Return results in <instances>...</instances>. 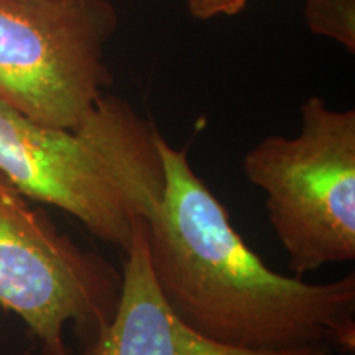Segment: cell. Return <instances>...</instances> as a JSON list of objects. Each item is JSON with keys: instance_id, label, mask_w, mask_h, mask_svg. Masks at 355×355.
Returning a JSON list of instances; mask_svg holds the SVG:
<instances>
[{"instance_id": "1", "label": "cell", "mask_w": 355, "mask_h": 355, "mask_svg": "<svg viewBox=\"0 0 355 355\" xmlns=\"http://www.w3.org/2000/svg\"><path fill=\"white\" fill-rule=\"evenodd\" d=\"M165 173L159 202L146 217L155 282L191 327L245 350H355V275L309 283L270 268L234 227L188 157L162 133Z\"/></svg>"}, {"instance_id": "2", "label": "cell", "mask_w": 355, "mask_h": 355, "mask_svg": "<svg viewBox=\"0 0 355 355\" xmlns=\"http://www.w3.org/2000/svg\"><path fill=\"white\" fill-rule=\"evenodd\" d=\"M157 132L109 92L74 130L43 125L0 101V175L26 199L73 216L125 252L165 186Z\"/></svg>"}, {"instance_id": "3", "label": "cell", "mask_w": 355, "mask_h": 355, "mask_svg": "<svg viewBox=\"0 0 355 355\" xmlns=\"http://www.w3.org/2000/svg\"><path fill=\"white\" fill-rule=\"evenodd\" d=\"M242 171L265 207L296 277L355 259V110L321 96L301 105L296 135H270L243 155Z\"/></svg>"}, {"instance_id": "4", "label": "cell", "mask_w": 355, "mask_h": 355, "mask_svg": "<svg viewBox=\"0 0 355 355\" xmlns=\"http://www.w3.org/2000/svg\"><path fill=\"white\" fill-rule=\"evenodd\" d=\"M110 0H0V101L43 125L74 130L112 84Z\"/></svg>"}, {"instance_id": "5", "label": "cell", "mask_w": 355, "mask_h": 355, "mask_svg": "<svg viewBox=\"0 0 355 355\" xmlns=\"http://www.w3.org/2000/svg\"><path fill=\"white\" fill-rule=\"evenodd\" d=\"M0 175V306L37 337L42 355H71L66 329L81 340L112 316L122 273L78 245Z\"/></svg>"}, {"instance_id": "6", "label": "cell", "mask_w": 355, "mask_h": 355, "mask_svg": "<svg viewBox=\"0 0 355 355\" xmlns=\"http://www.w3.org/2000/svg\"><path fill=\"white\" fill-rule=\"evenodd\" d=\"M121 270L122 285L112 316L81 340L79 355H334L327 347L245 350L225 345L191 327L155 282L146 245V219H139Z\"/></svg>"}, {"instance_id": "7", "label": "cell", "mask_w": 355, "mask_h": 355, "mask_svg": "<svg viewBox=\"0 0 355 355\" xmlns=\"http://www.w3.org/2000/svg\"><path fill=\"white\" fill-rule=\"evenodd\" d=\"M304 20L309 32L339 43L355 53V0H304Z\"/></svg>"}, {"instance_id": "8", "label": "cell", "mask_w": 355, "mask_h": 355, "mask_svg": "<svg viewBox=\"0 0 355 355\" xmlns=\"http://www.w3.org/2000/svg\"><path fill=\"white\" fill-rule=\"evenodd\" d=\"M248 0H184L189 15L198 20L235 17L245 10Z\"/></svg>"}]
</instances>
